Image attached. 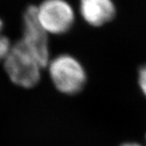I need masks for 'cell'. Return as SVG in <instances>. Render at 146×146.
<instances>
[{
	"label": "cell",
	"instance_id": "6da1fadb",
	"mask_svg": "<svg viewBox=\"0 0 146 146\" xmlns=\"http://www.w3.org/2000/svg\"><path fill=\"white\" fill-rule=\"evenodd\" d=\"M3 67L11 81L25 89L33 88L39 83L43 68L20 41L11 45Z\"/></svg>",
	"mask_w": 146,
	"mask_h": 146
},
{
	"label": "cell",
	"instance_id": "7a4b0ae2",
	"mask_svg": "<svg viewBox=\"0 0 146 146\" xmlns=\"http://www.w3.org/2000/svg\"><path fill=\"white\" fill-rule=\"evenodd\" d=\"M49 74L53 84L60 93L67 95L79 94L87 81L82 64L70 54H59L48 64Z\"/></svg>",
	"mask_w": 146,
	"mask_h": 146
},
{
	"label": "cell",
	"instance_id": "3957f363",
	"mask_svg": "<svg viewBox=\"0 0 146 146\" xmlns=\"http://www.w3.org/2000/svg\"><path fill=\"white\" fill-rule=\"evenodd\" d=\"M19 41L35 57L42 68H46L50 61L49 37L37 20L36 6H28L24 11L23 35Z\"/></svg>",
	"mask_w": 146,
	"mask_h": 146
},
{
	"label": "cell",
	"instance_id": "277c9868",
	"mask_svg": "<svg viewBox=\"0 0 146 146\" xmlns=\"http://www.w3.org/2000/svg\"><path fill=\"white\" fill-rule=\"evenodd\" d=\"M36 17L48 34L60 35L72 29L75 12L66 0H44L36 6Z\"/></svg>",
	"mask_w": 146,
	"mask_h": 146
},
{
	"label": "cell",
	"instance_id": "5b68a950",
	"mask_svg": "<svg viewBox=\"0 0 146 146\" xmlns=\"http://www.w3.org/2000/svg\"><path fill=\"white\" fill-rule=\"evenodd\" d=\"M80 11L87 24L100 27L115 18L116 8L112 0H80Z\"/></svg>",
	"mask_w": 146,
	"mask_h": 146
},
{
	"label": "cell",
	"instance_id": "8992f818",
	"mask_svg": "<svg viewBox=\"0 0 146 146\" xmlns=\"http://www.w3.org/2000/svg\"><path fill=\"white\" fill-rule=\"evenodd\" d=\"M11 43L7 36L3 34L0 35V62H3L6 56L10 51Z\"/></svg>",
	"mask_w": 146,
	"mask_h": 146
},
{
	"label": "cell",
	"instance_id": "52a82bcc",
	"mask_svg": "<svg viewBox=\"0 0 146 146\" xmlns=\"http://www.w3.org/2000/svg\"><path fill=\"white\" fill-rule=\"evenodd\" d=\"M138 83L141 92L146 97V63L143 65L138 73Z\"/></svg>",
	"mask_w": 146,
	"mask_h": 146
},
{
	"label": "cell",
	"instance_id": "ba28073f",
	"mask_svg": "<svg viewBox=\"0 0 146 146\" xmlns=\"http://www.w3.org/2000/svg\"><path fill=\"white\" fill-rule=\"evenodd\" d=\"M120 146H143L138 144V143H135V142H127V143H124L122 145Z\"/></svg>",
	"mask_w": 146,
	"mask_h": 146
},
{
	"label": "cell",
	"instance_id": "9c48e42d",
	"mask_svg": "<svg viewBox=\"0 0 146 146\" xmlns=\"http://www.w3.org/2000/svg\"><path fill=\"white\" fill-rule=\"evenodd\" d=\"M3 29V21L0 19V35L2 34V31Z\"/></svg>",
	"mask_w": 146,
	"mask_h": 146
}]
</instances>
